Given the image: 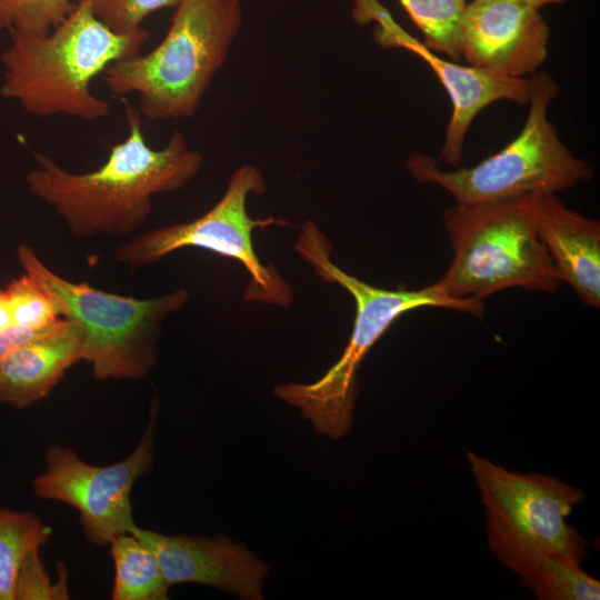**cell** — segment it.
Listing matches in <instances>:
<instances>
[{
	"mask_svg": "<svg viewBox=\"0 0 600 600\" xmlns=\"http://www.w3.org/2000/svg\"><path fill=\"white\" fill-rule=\"evenodd\" d=\"M156 553L169 586L198 583L244 600L263 598L268 564L246 544L223 534L194 537L141 529L130 532Z\"/></svg>",
	"mask_w": 600,
	"mask_h": 600,
	"instance_id": "13",
	"label": "cell"
},
{
	"mask_svg": "<svg viewBox=\"0 0 600 600\" xmlns=\"http://www.w3.org/2000/svg\"><path fill=\"white\" fill-rule=\"evenodd\" d=\"M530 82L526 122L500 151L473 167L453 170H442L431 157L414 152L407 160L410 174L419 182L440 186L459 204L556 194L593 179L590 163L570 151L548 118V108L560 92L557 81L540 71L530 77Z\"/></svg>",
	"mask_w": 600,
	"mask_h": 600,
	"instance_id": "6",
	"label": "cell"
},
{
	"mask_svg": "<svg viewBox=\"0 0 600 600\" xmlns=\"http://www.w3.org/2000/svg\"><path fill=\"white\" fill-rule=\"evenodd\" d=\"M114 563L113 600H166L170 586L153 550L132 533L110 543Z\"/></svg>",
	"mask_w": 600,
	"mask_h": 600,
	"instance_id": "17",
	"label": "cell"
},
{
	"mask_svg": "<svg viewBox=\"0 0 600 600\" xmlns=\"http://www.w3.org/2000/svg\"><path fill=\"white\" fill-rule=\"evenodd\" d=\"M571 556L536 552L522 557L509 569L539 600H598L600 582Z\"/></svg>",
	"mask_w": 600,
	"mask_h": 600,
	"instance_id": "16",
	"label": "cell"
},
{
	"mask_svg": "<svg viewBox=\"0 0 600 600\" xmlns=\"http://www.w3.org/2000/svg\"><path fill=\"white\" fill-rule=\"evenodd\" d=\"M183 0H94L96 16L117 32H129L141 28L151 13L177 8Z\"/></svg>",
	"mask_w": 600,
	"mask_h": 600,
	"instance_id": "22",
	"label": "cell"
},
{
	"mask_svg": "<svg viewBox=\"0 0 600 600\" xmlns=\"http://www.w3.org/2000/svg\"><path fill=\"white\" fill-rule=\"evenodd\" d=\"M261 171L243 164L231 174L218 202L201 217L188 222L166 226L128 238L120 243L113 258L132 269L150 266L173 251L200 248L240 262L248 273L243 298L250 302L288 307L293 291L272 264L258 258L252 231L287 222L274 218L253 219L247 201L250 194L266 192Z\"/></svg>",
	"mask_w": 600,
	"mask_h": 600,
	"instance_id": "9",
	"label": "cell"
},
{
	"mask_svg": "<svg viewBox=\"0 0 600 600\" xmlns=\"http://www.w3.org/2000/svg\"><path fill=\"white\" fill-rule=\"evenodd\" d=\"M127 137L110 147L98 169L73 173L36 152L27 187L79 239L132 236L151 213V198L183 188L200 171L203 157L176 130L161 149L142 133L141 113L126 104Z\"/></svg>",
	"mask_w": 600,
	"mask_h": 600,
	"instance_id": "1",
	"label": "cell"
},
{
	"mask_svg": "<svg viewBox=\"0 0 600 600\" xmlns=\"http://www.w3.org/2000/svg\"><path fill=\"white\" fill-rule=\"evenodd\" d=\"M537 230L561 281L600 307V222L567 208L554 193H533Z\"/></svg>",
	"mask_w": 600,
	"mask_h": 600,
	"instance_id": "14",
	"label": "cell"
},
{
	"mask_svg": "<svg viewBox=\"0 0 600 600\" xmlns=\"http://www.w3.org/2000/svg\"><path fill=\"white\" fill-rule=\"evenodd\" d=\"M73 0H0V30L46 34L73 10Z\"/></svg>",
	"mask_w": 600,
	"mask_h": 600,
	"instance_id": "20",
	"label": "cell"
},
{
	"mask_svg": "<svg viewBox=\"0 0 600 600\" xmlns=\"http://www.w3.org/2000/svg\"><path fill=\"white\" fill-rule=\"evenodd\" d=\"M94 0H78L71 13L46 34L8 32L1 52L0 94L34 117L68 116L97 121L110 114L109 102L91 91L96 77L140 52L149 32H117L94 13Z\"/></svg>",
	"mask_w": 600,
	"mask_h": 600,
	"instance_id": "2",
	"label": "cell"
},
{
	"mask_svg": "<svg viewBox=\"0 0 600 600\" xmlns=\"http://www.w3.org/2000/svg\"><path fill=\"white\" fill-rule=\"evenodd\" d=\"M39 550L31 551L20 568L14 600L68 599L67 571L63 570L60 581L52 584Z\"/></svg>",
	"mask_w": 600,
	"mask_h": 600,
	"instance_id": "23",
	"label": "cell"
},
{
	"mask_svg": "<svg viewBox=\"0 0 600 600\" xmlns=\"http://www.w3.org/2000/svg\"><path fill=\"white\" fill-rule=\"evenodd\" d=\"M82 354L80 327L62 318L0 362V403L23 409L43 400Z\"/></svg>",
	"mask_w": 600,
	"mask_h": 600,
	"instance_id": "15",
	"label": "cell"
},
{
	"mask_svg": "<svg viewBox=\"0 0 600 600\" xmlns=\"http://www.w3.org/2000/svg\"><path fill=\"white\" fill-rule=\"evenodd\" d=\"M352 16L361 23L377 22L374 41L384 49H403L421 58L446 89L452 111L441 148V159L453 167L463 161L467 132L478 113L486 107L508 100L527 104L530 78L512 79L490 74L471 66L441 58L402 29L378 0H352Z\"/></svg>",
	"mask_w": 600,
	"mask_h": 600,
	"instance_id": "11",
	"label": "cell"
},
{
	"mask_svg": "<svg viewBox=\"0 0 600 600\" xmlns=\"http://www.w3.org/2000/svg\"><path fill=\"white\" fill-rule=\"evenodd\" d=\"M430 50L459 62L460 26L467 0H398Z\"/></svg>",
	"mask_w": 600,
	"mask_h": 600,
	"instance_id": "19",
	"label": "cell"
},
{
	"mask_svg": "<svg viewBox=\"0 0 600 600\" xmlns=\"http://www.w3.org/2000/svg\"><path fill=\"white\" fill-rule=\"evenodd\" d=\"M452 261L437 281L457 300H481L520 287L553 292L561 279L541 241L536 223L533 193L459 204L443 212Z\"/></svg>",
	"mask_w": 600,
	"mask_h": 600,
	"instance_id": "5",
	"label": "cell"
},
{
	"mask_svg": "<svg viewBox=\"0 0 600 600\" xmlns=\"http://www.w3.org/2000/svg\"><path fill=\"white\" fill-rule=\"evenodd\" d=\"M518 1L529 4L540 10L541 8L547 7V6L563 4L568 2L569 0H518Z\"/></svg>",
	"mask_w": 600,
	"mask_h": 600,
	"instance_id": "26",
	"label": "cell"
},
{
	"mask_svg": "<svg viewBox=\"0 0 600 600\" xmlns=\"http://www.w3.org/2000/svg\"><path fill=\"white\" fill-rule=\"evenodd\" d=\"M157 408L134 450L109 466L90 464L76 451L58 444L46 453V470L33 480L40 499L58 500L79 511L84 537L93 544H109L137 526L132 517L131 490L153 462Z\"/></svg>",
	"mask_w": 600,
	"mask_h": 600,
	"instance_id": "10",
	"label": "cell"
},
{
	"mask_svg": "<svg viewBox=\"0 0 600 600\" xmlns=\"http://www.w3.org/2000/svg\"><path fill=\"white\" fill-rule=\"evenodd\" d=\"M471 474L486 512L488 544L508 569L536 552H554L582 562L588 541L567 522L584 492L541 473H518L472 451L467 452Z\"/></svg>",
	"mask_w": 600,
	"mask_h": 600,
	"instance_id": "8",
	"label": "cell"
},
{
	"mask_svg": "<svg viewBox=\"0 0 600 600\" xmlns=\"http://www.w3.org/2000/svg\"><path fill=\"white\" fill-rule=\"evenodd\" d=\"M174 9L157 47L116 61L103 73L113 96H139V111L149 120L197 112L242 26L240 0H183Z\"/></svg>",
	"mask_w": 600,
	"mask_h": 600,
	"instance_id": "4",
	"label": "cell"
},
{
	"mask_svg": "<svg viewBox=\"0 0 600 600\" xmlns=\"http://www.w3.org/2000/svg\"><path fill=\"white\" fill-rule=\"evenodd\" d=\"M18 261L52 298L61 318L83 336L82 360L100 380H139L157 363V346L166 318L189 298L178 289L157 298L137 299L70 281L48 268L33 249L20 244Z\"/></svg>",
	"mask_w": 600,
	"mask_h": 600,
	"instance_id": "7",
	"label": "cell"
},
{
	"mask_svg": "<svg viewBox=\"0 0 600 600\" xmlns=\"http://www.w3.org/2000/svg\"><path fill=\"white\" fill-rule=\"evenodd\" d=\"M13 326L41 329L61 319L50 294L29 273L6 287Z\"/></svg>",
	"mask_w": 600,
	"mask_h": 600,
	"instance_id": "21",
	"label": "cell"
},
{
	"mask_svg": "<svg viewBox=\"0 0 600 600\" xmlns=\"http://www.w3.org/2000/svg\"><path fill=\"white\" fill-rule=\"evenodd\" d=\"M60 320L49 327L41 329H30L11 324L6 329L1 330L0 362L22 344L52 330Z\"/></svg>",
	"mask_w": 600,
	"mask_h": 600,
	"instance_id": "24",
	"label": "cell"
},
{
	"mask_svg": "<svg viewBox=\"0 0 600 600\" xmlns=\"http://www.w3.org/2000/svg\"><path fill=\"white\" fill-rule=\"evenodd\" d=\"M51 528L32 512L0 508V600H14L27 556L48 543Z\"/></svg>",
	"mask_w": 600,
	"mask_h": 600,
	"instance_id": "18",
	"label": "cell"
},
{
	"mask_svg": "<svg viewBox=\"0 0 600 600\" xmlns=\"http://www.w3.org/2000/svg\"><path fill=\"white\" fill-rule=\"evenodd\" d=\"M294 249L319 278L339 284L356 303L352 332L339 360L314 382H287L273 389L278 399L299 409L316 432L331 440H339L350 431L361 362L400 316L423 307L447 308L477 317L484 312L483 301L450 298L437 282L419 290H386L349 274L331 260L328 238L310 220L302 224Z\"/></svg>",
	"mask_w": 600,
	"mask_h": 600,
	"instance_id": "3",
	"label": "cell"
},
{
	"mask_svg": "<svg viewBox=\"0 0 600 600\" xmlns=\"http://www.w3.org/2000/svg\"><path fill=\"white\" fill-rule=\"evenodd\" d=\"M9 301L6 288H0V331L11 326Z\"/></svg>",
	"mask_w": 600,
	"mask_h": 600,
	"instance_id": "25",
	"label": "cell"
},
{
	"mask_svg": "<svg viewBox=\"0 0 600 600\" xmlns=\"http://www.w3.org/2000/svg\"><path fill=\"white\" fill-rule=\"evenodd\" d=\"M549 38L540 10L518 0H472L461 19V57L498 77L536 73L548 57Z\"/></svg>",
	"mask_w": 600,
	"mask_h": 600,
	"instance_id": "12",
	"label": "cell"
}]
</instances>
